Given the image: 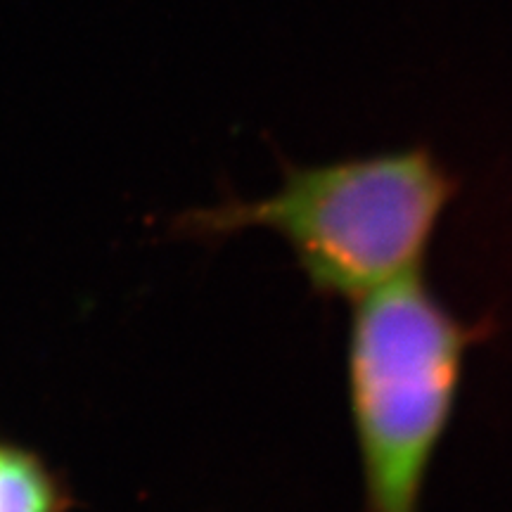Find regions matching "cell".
<instances>
[{
	"instance_id": "7a4b0ae2",
	"label": "cell",
	"mask_w": 512,
	"mask_h": 512,
	"mask_svg": "<svg viewBox=\"0 0 512 512\" xmlns=\"http://www.w3.org/2000/svg\"><path fill=\"white\" fill-rule=\"evenodd\" d=\"M413 271L356 299L347 337V399L363 512H420L425 482L456 411L465 358L491 335Z\"/></svg>"
},
{
	"instance_id": "6da1fadb",
	"label": "cell",
	"mask_w": 512,
	"mask_h": 512,
	"mask_svg": "<svg viewBox=\"0 0 512 512\" xmlns=\"http://www.w3.org/2000/svg\"><path fill=\"white\" fill-rule=\"evenodd\" d=\"M458 181L427 147L287 164L283 183L256 200L226 197L178 216L176 233L223 240L271 230L285 240L320 297L361 299L420 271Z\"/></svg>"
},
{
	"instance_id": "3957f363",
	"label": "cell",
	"mask_w": 512,
	"mask_h": 512,
	"mask_svg": "<svg viewBox=\"0 0 512 512\" xmlns=\"http://www.w3.org/2000/svg\"><path fill=\"white\" fill-rule=\"evenodd\" d=\"M72 494L38 453L0 439V512H69Z\"/></svg>"
}]
</instances>
